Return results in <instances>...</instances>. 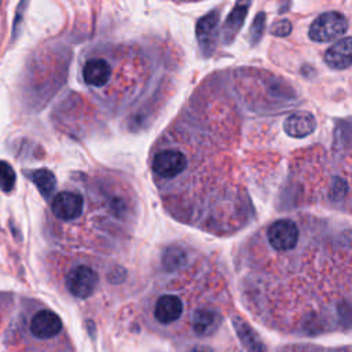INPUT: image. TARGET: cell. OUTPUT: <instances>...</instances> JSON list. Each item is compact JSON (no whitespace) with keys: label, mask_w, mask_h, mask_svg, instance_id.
<instances>
[{"label":"cell","mask_w":352,"mask_h":352,"mask_svg":"<svg viewBox=\"0 0 352 352\" xmlns=\"http://www.w3.org/2000/svg\"><path fill=\"white\" fill-rule=\"evenodd\" d=\"M348 29V21L338 11H327L320 14L309 26L308 36L316 43H326L340 38Z\"/></svg>","instance_id":"cell-1"},{"label":"cell","mask_w":352,"mask_h":352,"mask_svg":"<svg viewBox=\"0 0 352 352\" xmlns=\"http://www.w3.org/2000/svg\"><path fill=\"white\" fill-rule=\"evenodd\" d=\"M63 327L62 319L54 311L40 309L37 311L29 324V330L33 337L38 340H50L60 333Z\"/></svg>","instance_id":"cell-7"},{"label":"cell","mask_w":352,"mask_h":352,"mask_svg":"<svg viewBox=\"0 0 352 352\" xmlns=\"http://www.w3.org/2000/svg\"><path fill=\"white\" fill-rule=\"evenodd\" d=\"M223 315L214 308H198L191 316V329L197 337H209L220 327Z\"/></svg>","instance_id":"cell-9"},{"label":"cell","mask_w":352,"mask_h":352,"mask_svg":"<svg viewBox=\"0 0 352 352\" xmlns=\"http://www.w3.org/2000/svg\"><path fill=\"white\" fill-rule=\"evenodd\" d=\"M65 283L72 296L77 298H88L98 287L99 275L92 267L80 264L67 272Z\"/></svg>","instance_id":"cell-3"},{"label":"cell","mask_w":352,"mask_h":352,"mask_svg":"<svg viewBox=\"0 0 352 352\" xmlns=\"http://www.w3.org/2000/svg\"><path fill=\"white\" fill-rule=\"evenodd\" d=\"M15 179L16 176L12 166L6 161H0V188L10 192L15 186Z\"/></svg>","instance_id":"cell-16"},{"label":"cell","mask_w":352,"mask_h":352,"mask_svg":"<svg viewBox=\"0 0 352 352\" xmlns=\"http://www.w3.org/2000/svg\"><path fill=\"white\" fill-rule=\"evenodd\" d=\"M219 22H220V12L217 10L208 12L204 15L195 28L197 40L204 56H210L216 47V38L219 33Z\"/></svg>","instance_id":"cell-6"},{"label":"cell","mask_w":352,"mask_h":352,"mask_svg":"<svg viewBox=\"0 0 352 352\" xmlns=\"http://www.w3.org/2000/svg\"><path fill=\"white\" fill-rule=\"evenodd\" d=\"M151 168L161 179H173L187 168V158L180 150H162L154 155Z\"/></svg>","instance_id":"cell-5"},{"label":"cell","mask_w":352,"mask_h":352,"mask_svg":"<svg viewBox=\"0 0 352 352\" xmlns=\"http://www.w3.org/2000/svg\"><path fill=\"white\" fill-rule=\"evenodd\" d=\"M324 62L330 69L342 70L352 66V36L337 40L324 52Z\"/></svg>","instance_id":"cell-10"},{"label":"cell","mask_w":352,"mask_h":352,"mask_svg":"<svg viewBox=\"0 0 352 352\" xmlns=\"http://www.w3.org/2000/svg\"><path fill=\"white\" fill-rule=\"evenodd\" d=\"M264 29H265V12H258L252 23V28L249 30V40H250V44L254 45L260 41L263 33H264Z\"/></svg>","instance_id":"cell-17"},{"label":"cell","mask_w":352,"mask_h":352,"mask_svg":"<svg viewBox=\"0 0 352 352\" xmlns=\"http://www.w3.org/2000/svg\"><path fill=\"white\" fill-rule=\"evenodd\" d=\"M190 352H213V349L208 345H195L192 349H190Z\"/></svg>","instance_id":"cell-19"},{"label":"cell","mask_w":352,"mask_h":352,"mask_svg":"<svg viewBox=\"0 0 352 352\" xmlns=\"http://www.w3.org/2000/svg\"><path fill=\"white\" fill-rule=\"evenodd\" d=\"M111 74L110 65L100 58H92L85 62L82 67V77L84 81L92 87H102L104 85Z\"/></svg>","instance_id":"cell-13"},{"label":"cell","mask_w":352,"mask_h":352,"mask_svg":"<svg viewBox=\"0 0 352 352\" xmlns=\"http://www.w3.org/2000/svg\"><path fill=\"white\" fill-rule=\"evenodd\" d=\"M84 209V199L80 194L72 191H62L58 192L52 202L51 210L52 213L60 220H74L77 219Z\"/></svg>","instance_id":"cell-8"},{"label":"cell","mask_w":352,"mask_h":352,"mask_svg":"<svg viewBox=\"0 0 352 352\" xmlns=\"http://www.w3.org/2000/svg\"><path fill=\"white\" fill-rule=\"evenodd\" d=\"M28 176L34 183V186L37 187V190L40 191V194L44 198H48L54 192L55 186H56V179L51 170H48L45 168H40V169L29 172Z\"/></svg>","instance_id":"cell-15"},{"label":"cell","mask_w":352,"mask_h":352,"mask_svg":"<svg viewBox=\"0 0 352 352\" xmlns=\"http://www.w3.org/2000/svg\"><path fill=\"white\" fill-rule=\"evenodd\" d=\"M184 312L183 298L173 293H164L157 297L153 307L154 320L161 326H172L177 323Z\"/></svg>","instance_id":"cell-4"},{"label":"cell","mask_w":352,"mask_h":352,"mask_svg":"<svg viewBox=\"0 0 352 352\" xmlns=\"http://www.w3.org/2000/svg\"><path fill=\"white\" fill-rule=\"evenodd\" d=\"M265 236L271 249L289 253L298 245L300 228L292 219H278L268 226Z\"/></svg>","instance_id":"cell-2"},{"label":"cell","mask_w":352,"mask_h":352,"mask_svg":"<svg viewBox=\"0 0 352 352\" xmlns=\"http://www.w3.org/2000/svg\"><path fill=\"white\" fill-rule=\"evenodd\" d=\"M292 32V23L287 19H280L276 21L271 25V33L274 36H279V37H285Z\"/></svg>","instance_id":"cell-18"},{"label":"cell","mask_w":352,"mask_h":352,"mask_svg":"<svg viewBox=\"0 0 352 352\" xmlns=\"http://www.w3.org/2000/svg\"><path fill=\"white\" fill-rule=\"evenodd\" d=\"M232 324L246 352H265L264 342L260 340L258 334L242 318H234Z\"/></svg>","instance_id":"cell-14"},{"label":"cell","mask_w":352,"mask_h":352,"mask_svg":"<svg viewBox=\"0 0 352 352\" xmlns=\"http://www.w3.org/2000/svg\"><path fill=\"white\" fill-rule=\"evenodd\" d=\"M252 0H238L234 6V8L231 10V12L228 14L224 25H223V41L226 44H231L235 38V36L238 34V32L241 30L245 18L248 15L249 7H250Z\"/></svg>","instance_id":"cell-12"},{"label":"cell","mask_w":352,"mask_h":352,"mask_svg":"<svg viewBox=\"0 0 352 352\" xmlns=\"http://www.w3.org/2000/svg\"><path fill=\"white\" fill-rule=\"evenodd\" d=\"M0 1H1V0H0Z\"/></svg>","instance_id":"cell-20"},{"label":"cell","mask_w":352,"mask_h":352,"mask_svg":"<svg viewBox=\"0 0 352 352\" xmlns=\"http://www.w3.org/2000/svg\"><path fill=\"white\" fill-rule=\"evenodd\" d=\"M316 120L309 111H294L283 121V129L290 138H305L314 132Z\"/></svg>","instance_id":"cell-11"}]
</instances>
